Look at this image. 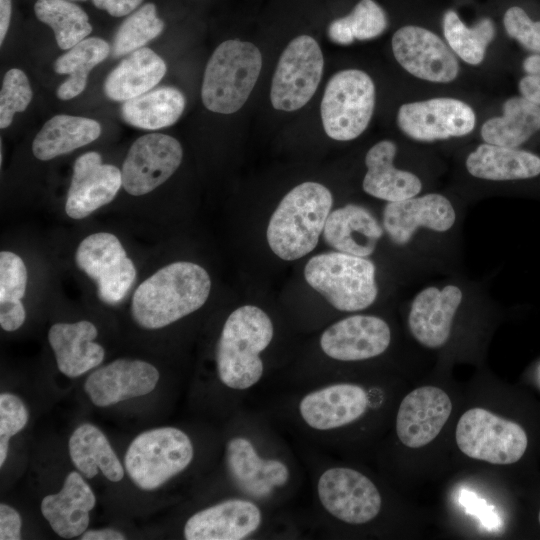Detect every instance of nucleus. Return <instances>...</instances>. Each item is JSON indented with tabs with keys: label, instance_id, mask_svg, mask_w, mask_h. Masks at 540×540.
<instances>
[{
	"label": "nucleus",
	"instance_id": "obj_45",
	"mask_svg": "<svg viewBox=\"0 0 540 540\" xmlns=\"http://www.w3.org/2000/svg\"><path fill=\"white\" fill-rule=\"evenodd\" d=\"M143 0H92L95 7L114 17H122L134 11Z\"/></svg>",
	"mask_w": 540,
	"mask_h": 540
},
{
	"label": "nucleus",
	"instance_id": "obj_43",
	"mask_svg": "<svg viewBox=\"0 0 540 540\" xmlns=\"http://www.w3.org/2000/svg\"><path fill=\"white\" fill-rule=\"evenodd\" d=\"M22 520L20 514L11 506L1 503L0 505V539H21Z\"/></svg>",
	"mask_w": 540,
	"mask_h": 540
},
{
	"label": "nucleus",
	"instance_id": "obj_2",
	"mask_svg": "<svg viewBox=\"0 0 540 540\" xmlns=\"http://www.w3.org/2000/svg\"><path fill=\"white\" fill-rule=\"evenodd\" d=\"M270 317L259 307L244 305L226 319L216 348L218 378L227 388L248 390L262 378L261 353L273 339Z\"/></svg>",
	"mask_w": 540,
	"mask_h": 540
},
{
	"label": "nucleus",
	"instance_id": "obj_48",
	"mask_svg": "<svg viewBox=\"0 0 540 540\" xmlns=\"http://www.w3.org/2000/svg\"><path fill=\"white\" fill-rule=\"evenodd\" d=\"M126 536L112 528L86 530L80 537L82 540H123Z\"/></svg>",
	"mask_w": 540,
	"mask_h": 540
},
{
	"label": "nucleus",
	"instance_id": "obj_50",
	"mask_svg": "<svg viewBox=\"0 0 540 540\" xmlns=\"http://www.w3.org/2000/svg\"><path fill=\"white\" fill-rule=\"evenodd\" d=\"M523 71L526 74L540 75V54L531 53L522 62Z\"/></svg>",
	"mask_w": 540,
	"mask_h": 540
},
{
	"label": "nucleus",
	"instance_id": "obj_49",
	"mask_svg": "<svg viewBox=\"0 0 540 540\" xmlns=\"http://www.w3.org/2000/svg\"><path fill=\"white\" fill-rule=\"evenodd\" d=\"M11 9V0H0V44L3 43L9 29L11 20Z\"/></svg>",
	"mask_w": 540,
	"mask_h": 540
},
{
	"label": "nucleus",
	"instance_id": "obj_10",
	"mask_svg": "<svg viewBox=\"0 0 540 540\" xmlns=\"http://www.w3.org/2000/svg\"><path fill=\"white\" fill-rule=\"evenodd\" d=\"M474 109L465 101L452 97H435L402 104L396 123L408 138L430 143L461 138L476 127Z\"/></svg>",
	"mask_w": 540,
	"mask_h": 540
},
{
	"label": "nucleus",
	"instance_id": "obj_31",
	"mask_svg": "<svg viewBox=\"0 0 540 540\" xmlns=\"http://www.w3.org/2000/svg\"><path fill=\"white\" fill-rule=\"evenodd\" d=\"M101 130L100 123L91 118L55 115L35 136L32 151L39 160H51L95 141Z\"/></svg>",
	"mask_w": 540,
	"mask_h": 540
},
{
	"label": "nucleus",
	"instance_id": "obj_22",
	"mask_svg": "<svg viewBox=\"0 0 540 540\" xmlns=\"http://www.w3.org/2000/svg\"><path fill=\"white\" fill-rule=\"evenodd\" d=\"M262 524V512L253 501L232 498L191 515L184 525L187 540H241Z\"/></svg>",
	"mask_w": 540,
	"mask_h": 540
},
{
	"label": "nucleus",
	"instance_id": "obj_46",
	"mask_svg": "<svg viewBox=\"0 0 540 540\" xmlns=\"http://www.w3.org/2000/svg\"><path fill=\"white\" fill-rule=\"evenodd\" d=\"M521 97L540 106V75L525 74L518 83Z\"/></svg>",
	"mask_w": 540,
	"mask_h": 540
},
{
	"label": "nucleus",
	"instance_id": "obj_20",
	"mask_svg": "<svg viewBox=\"0 0 540 540\" xmlns=\"http://www.w3.org/2000/svg\"><path fill=\"white\" fill-rule=\"evenodd\" d=\"M122 187L121 171L103 164L97 152H87L74 163L65 211L72 219H83L110 203Z\"/></svg>",
	"mask_w": 540,
	"mask_h": 540
},
{
	"label": "nucleus",
	"instance_id": "obj_52",
	"mask_svg": "<svg viewBox=\"0 0 540 540\" xmlns=\"http://www.w3.org/2000/svg\"><path fill=\"white\" fill-rule=\"evenodd\" d=\"M74 1H86V0H74Z\"/></svg>",
	"mask_w": 540,
	"mask_h": 540
},
{
	"label": "nucleus",
	"instance_id": "obj_51",
	"mask_svg": "<svg viewBox=\"0 0 540 540\" xmlns=\"http://www.w3.org/2000/svg\"><path fill=\"white\" fill-rule=\"evenodd\" d=\"M538 520H539V523H540V511H539V515H538Z\"/></svg>",
	"mask_w": 540,
	"mask_h": 540
},
{
	"label": "nucleus",
	"instance_id": "obj_4",
	"mask_svg": "<svg viewBox=\"0 0 540 540\" xmlns=\"http://www.w3.org/2000/svg\"><path fill=\"white\" fill-rule=\"evenodd\" d=\"M262 68L260 50L250 42L227 40L207 62L201 98L212 112L232 114L249 98Z\"/></svg>",
	"mask_w": 540,
	"mask_h": 540
},
{
	"label": "nucleus",
	"instance_id": "obj_18",
	"mask_svg": "<svg viewBox=\"0 0 540 540\" xmlns=\"http://www.w3.org/2000/svg\"><path fill=\"white\" fill-rule=\"evenodd\" d=\"M453 409L449 395L436 386H421L401 401L396 416V434L408 448H421L441 432Z\"/></svg>",
	"mask_w": 540,
	"mask_h": 540
},
{
	"label": "nucleus",
	"instance_id": "obj_30",
	"mask_svg": "<svg viewBox=\"0 0 540 540\" xmlns=\"http://www.w3.org/2000/svg\"><path fill=\"white\" fill-rule=\"evenodd\" d=\"M70 459L85 478H94L99 470L111 482H119L124 468L105 434L95 425L78 426L68 441Z\"/></svg>",
	"mask_w": 540,
	"mask_h": 540
},
{
	"label": "nucleus",
	"instance_id": "obj_14",
	"mask_svg": "<svg viewBox=\"0 0 540 540\" xmlns=\"http://www.w3.org/2000/svg\"><path fill=\"white\" fill-rule=\"evenodd\" d=\"M457 221V212L444 194L429 192L386 203L382 214L384 233L397 246L408 245L420 231L442 234Z\"/></svg>",
	"mask_w": 540,
	"mask_h": 540
},
{
	"label": "nucleus",
	"instance_id": "obj_13",
	"mask_svg": "<svg viewBox=\"0 0 540 540\" xmlns=\"http://www.w3.org/2000/svg\"><path fill=\"white\" fill-rule=\"evenodd\" d=\"M391 47L398 64L420 80L447 84L459 75L458 57L446 41L425 27L399 28L392 36Z\"/></svg>",
	"mask_w": 540,
	"mask_h": 540
},
{
	"label": "nucleus",
	"instance_id": "obj_3",
	"mask_svg": "<svg viewBox=\"0 0 540 540\" xmlns=\"http://www.w3.org/2000/svg\"><path fill=\"white\" fill-rule=\"evenodd\" d=\"M330 190L317 182H303L291 189L273 212L267 242L279 258L296 260L317 245L331 212Z\"/></svg>",
	"mask_w": 540,
	"mask_h": 540
},
{
	"label": "nucleus",
	"instance_id": "obj_23",
	"mask_svg": "<svg viewBox=\"0 0 540 540\" xmlns=\"http://www.w3.org/2000/svg\"><path fill=\"white\" fill-rule=\"evenodd\" d=\"M225 458L230 477L250 497H269L289 481L288 466L279 459L261 457L246 437L231 438L226 444Z\"/></svg>",
	"mask_w": 540,
	"mask_h": 540
},
{
	"label": "nucleus",
	"instance_id": "obj_21",
	"mask_svg": "<svg viewBox=\"0 0 540 540\" xmlns=\"http://www.w3.org/2000/svg\"><path fill=\"white\" fill-rule=\"evenodd\" d=\"M366 390L352 383H336L304 395L298 405L303 422L313 430L330 431L347 426L367 411Z\"/></svg>",
	"mask_w": 540,
	"mask_h": 540
},
{
	"label": "nucleus",
	"instance_id": "obj_11",
	"mask_svg": "<svg viewBox=\"0 0 540 540\" xmlns=\"http://www.w3.org/2000/svg\"><path fill=\"white\" fill-rule=\"evenodd\" d=\"M75 262L97 286L98 298L115 305L128 294L136 279L133 261L119 239L108 232H98L79 244Z\"/></svg>",
	"mask_w": 540,
	"mask_h": 540
},
{
	"label": "nucleus",
	"instance_id": "obj_27",
	"mask_svg": "<svg viewBox=\"0 0 540 540\" xmlns=\"http://www.w3.org/2000/svg\"><path fill=\"white\" fill-rule=\"evenodd\" d=\"M97 335L96 326L87 320L56 323L50 327L49 344L62 374L79 377L101 364L105 350L94 342Z\"/></svg>",
	"mask_w": 540,
	"mask_h": 540
},
{
	"label": "nucleus",
	"instance_id": "obj_42",
	"mask_svg": "<svg viewBox=\"0 0 540 540\" xmlns=\"http://www.w3.org/2000/svg\"><path fill=\"white\" fill-rule=\"evenodd\" d=\"M506 34L524 49L540 54V21H533L519 6H512L503 16Z\"/></svg>",
	"mask_w": 540,
	"mask_h": 540
},
{
	"label": "nucleus",
	"instance_id": "obj_38",
	"mask_svg": "<svg viewBox=\"0 0 540 540\" xmlns=\"http://www.w3.org/2000/svg\"><path fill=\"white\" fill-rule=\"evenodd\" d=\"M32 99V89L26 74L12 68L4 76L0 93V127L7 128L15 113L23 112Z\"/></svg>",
	"mask_w": 540,
	"mask_h": 540
},
{
	"label": "nucleus",
	"instance_id": "obj_16",
	"mask_svg": "<svg viewBox=\"0 0 540 540\" xmlns=\"http://www.w3.org/2000/svg\"><path fill=\"white\" fill-rule=\"evenodd\" d=\"M463 299L464 292L456 284L421 289L411 302L407 318L413 338L428 349L445 346Z\"/></svg>",
	"mask_w": 540,
	"mask_h": 540
},
{
	"label": "nucleus",
	"instance_id": "obj_32",
	"mask_svg": "<svg viewBox=\"0 0 540 540\" xmlns=\"http://www.w3.org/2000/svg\"><path fill=\"white\" fill-rule=\"evenodd\" d=\"M540 131V106L512 96L503 103V113L487 119L480 128L485 143L519 148Z\"/></svg>",
	"mask_w": 540,
	"mask_h": 540
},
{
	"label": "nucleus",
	"instance_id": "obj_39",
	"mask_svg": "<svg viewBox=\"0 0 540 540\" xmlns=\"http://www.w3.org/2000/svg\"><path fill=\"white\" fill-rule=\"evenodd\" d=\"M344 18L354 39L360 41L380 36L388 26L385 11L374 0H360Z\"/></svg>",
	"mask_w": 540,
	"mask_h": 540
},
{
	"label": "nucleus",
	"instance_id": "obj_26",
	"mask_svg": "<svg viewBox=\"0 0 540 540\" xmlns=\"http://www.w3.org/2000/svg\"><path fill=\"white\" fill-rule=\"evenodd\" d=\"M322 235L336 251L369 257L375 252L384 229L367 208L347 204L330 212Z\"/></svg>",
	"mask_w": 540,
	"mask_h": 540
},
{
	"label": "nucleus",
	"instance_id": "obj_44",
	"mask_svg": "<svg viewBox=\"0 0 540 540\" xmlns=\"http://www.w3.org/2000/svg\"><path fill=\"white\" fill-rule=\"evenodd\" d=\"M26 318V311L21 301L0 302V325L3 330L12 332L19 329Z\"/></svg>",
	"mask_w": 540,
	"mask_h": 540
},
{
	"label": "nucleus",
	"instance_id": "obj_29",
	"mask_svg": "<svg viewBox=\"0 0 540 540\" xmlns=\"http://www.w3.org/2000/svg\"><path fill=\"white\" fill-rule=\"evenodd\" d=\"M164 60L142 47L130 53L106 77L105 95L113 101H127L153 89L166 73Z\"/></svg>",
	"mask_w": 540,
	"mask_h": 540
},
{
	"label": "nucleus",
	"instance_id": "obj_36",
	"mask_svg": "<svg viewBox=\"0 0 540 540\" xmlns=\"http://www.w3.org/2000/svg\"><path fill=\"white\" fill-rule=\"evenodd\" d=\"M34 12L39 21L52 28L62 50L84 40L93 29L86 12L70 0H37Z\"/></svg>",
	"mask_w": 540,
	"mask_h": 540
},
{
	"label": "nucleus",
	"instance_id": "obj_40",
	"mask_svg": "<svg viewBox=\"0 0 540 540\" xmlns=\"http://www.w3.org/2000/svg\"><path fill=\"white\" fill-rule=\"evenodd\" d=\"M29 413L24 402L15 394L0 395V467H3L9 451L10 438L26 425Z\"/></svg>",
	"mask_w": 540,
	"mask_h": 540
},
{
	"label": "nucleus",
	"instance_id": "obj_17",
	"mask_svg": "<svg viewBox=\"0 0 540 540\" xmlns=\"http://www.w3.org/2000/svg\"><path fill=\"white\" fill-rule=\"evenodd\" d=\"M391 343V329L381 317L355 314L329 326L320 337V347L330 358L344 362L363 361L383 354Z\"/></svg>",
	"mask_w": 540,
	"mask_h": 540
},
{
	"label": "nucleus",
	"instance_id": "obj_34",
	"mask_svg": "<svg viewBox=\"0 0 540 540\" xmlns=\"http://www.w3.org/2000/svg\"><path fill=\"white\" fill-rule=\"evenodd\" d=\"M110 53V45L98 37H89L77 43L66 53L59 56L53 69L58 74L69 77L59 85L57 97L70 100L81 94L87 85L89 72L103 62Z\"/></svg>",
	"mask_w": 540,
	"mask_h": 540
},
{
	"label": "nucleus",
	"instance_id": "obj_19",
	"mask_svg": "<svg viewBox=\"0 0 540 540\" xmlns=\"http://www.w3.org/2000/svg\"><path fill=\"white\" fill-rule=\"evenodd\" d=\"M157 368L143 360L116 359L94 370L85 380L84 391L97 407L141 397L152 392L158 381Z\"/></svg>",
	"mask_w": 540,
	"mask_h": 540
},
{
	"label": "nucleus",
	"instance_id": "obj_12",
	"mask_svg": "<svg viewBox=\"0 0 540 540\" xmlns=\"http://www.w3.org/2000/svg\"><path fill=\"white\" fill-rule=\"evenodd\" d=\"M317 495L326 512L351 525L372 521L382 507L381 494L372 480L348 467L326 469L318 479Z\"/></svg>",
	"mask_w": 540,
	"mask_h": 540
},
{
	"label": "nucleus",
	"instance_id": "obj_8",
	"mask_svg": "<svg viewBox=\"0 0 540 540\" xmlns=\"http://www.w3.org/2000/svg\"><path fill=\"white\" fill-rule=\"evenodd\" d=\"M455 441L469 458L495 465H508L524 455L528 438L516 422L481 407L465 411L459 418Z\"/></svg>",
	"mask_w": 540,
	"mask_h": 540
},
{
	"label": "nucleus",
	"instance_id": "obj_33",
	"mask_svg": "<svg viewBox=\"0 0 540 540\" xmlns=\"http://www.w3.org/2000/svg\"><path fill=\"white\" fill-rule=\"evenodd\" d=\"M184 108L183 93L175 87L163 86L124 101L121 115L131 126L157 130L177 122Z\"/></svg>",
	"mask_w": 540,
	"mask_h": 540
},
{
	"label": "nucleus",
	"instance_id": "obj_47",
	"mask_svg": "<svg viewBox=\"0 0 540 540\" xmlns=\"http://www.w3.org/2000/svg\"><path fill=\"white\" fill-rule=\"evenodd\" d=\"M328 36L332 42L339 45H349L355 40L344 17L330 23Z\"/></svg>",
	"mask_w": 540,
	"mask_h": 540
},
{
	"label": "nucleus",
	"instance_id": "obj_37",
	"mask_svg": "<svg viewBox=\"0 0 540 540\" xmlns=\"http://www.w3.org/2000/svg\"><path fill=\"white\" fill-rule=\"evenodd\" d=\"M164 22L157 16L153 3H146L119 26L112 43L111 55L119 58L142 48L161 34Z\"/></svg>",
	"mask_w": 540,
	"mask_h": 540
},
{
	"label": "nucleus",
	"instance_id": "obj_5",
	"mask_svg": "<svg viewBox=\"0 0 540 540\" xmlns=\"http://www.w3.org/2000/svg\"><path fill=\"white\" fill-rule=\"evenodd\" d=\"M304 277L339 311L365 310L378 296L376 266L368 257L339 251L321 253L309 259Z\"/></svg>",
	"mask_w": 540,
	"mask_h": 540
},
{
	"label": "nucleus",
	"instance_id": "obj_7",
	"mask_svg": "<svg viewBox=\"0 0 540 540\" xmlns=\"http://www.w3.org/2000/svg\"><path fill=\"white\" fill-rule=\"evenodd\" d=\"M372 78L360 69H344L328 81L321 101L325 133L337 141L359 137L368 127L375 108Z\"/></svg>",
	"mask_w": 540,
	"mask_h": 540
},
{
	"label": "nucleus",
	"instance_id": "obj_24",
	"mask_svg": "<svg viewBox=\"0 0 540 540\" xmlns=\"http://www.w3.org/2000/svg\"><path fill=\"white\" fill-rule=\"evenodd\" d=\"M96 497L79 471L70 472L59 492L42 499L41 513L60 537L72 539L88 528Z\"/></svg>",
	"mask_w": 540,
	"mask_h": 540
},
{
	"label": "nucleus",
	"instance_id": "obj_1",
	"mask_svg": "<svg viewBox=\"0 0 540 540\" xmlns=\"http://www.w3.org/2000/svg\"><path fill=\"white\" fill-rule=\"evenodd\" d=\"M210 290V276L200 265L186 261L168 264L137 287L132 318L144 329L166 327L201 308Z\"/></svg>",
	"mask_w": 540,
	"mask_h": 540
},
{
	"label": "nucleus",
	"instance_id": "obj_35",
	"mask_svg": "<svg viewBox=\"0 0 540 540\" xmlns=\"http://www.w3.org/2000/svg\"><path fill=\"white\" fill-rule=\"evenodd\" d=\"M446 43L458 59L468 65H480L486 56L488 46L496 35L491 18L485 17L472 27H468L454 10H447L442 20Z\"/></svg>",
	"mask_w": 540,
	"mask_h": 540
},
{
	"label": "nucleus",
	"instance_id": "obj_41",
	"mask_svg": "<svg viewBox=\"0 0 540 540\" xmlns=\"http://www.w3.org/2000/svg\"><path fill=\"white\" fill-rule=\"evenodd\" d=\"M27 269L23 260L15 253H0V302H18L27 286Z\"/></svg>",
	"mask_w": 540,
	"mask_h": 540
},
{
	"label": "nucleus",
	"instance_id": "obj_6",
	"mask_svg": "<svg viewBox=\"0 0 540 540\" xmlns=\"http://www.w3.org/2000/svg\"><path fill=\"white\" fill-rule=\"evenodd\" d=\"M193 457L189 436L176 427L165 426L135 437L125 453L124 467L139 489L153 491L184 471Z\"/></svg>",
	"mask_w": 540,
	"mask_h": 540
},
{
	"label": "nucleus",
	"instance_id": "obj_28",
	"mask_svg": "<svg viewBox=\"0 0 540 540\" xmlns=\"http://www.w3.org/2000/svg\"><path fill=\"white\" fill-rule=\"evenodd\" d=\"M465 168L472 177L485 181L526 180L540 175V156L483 142L467 155Z\"/></svg>",
	"mask_w": 540,
	"mask_h": 540
},
{
	"label": "nucleus",
	"instance_id": "obj_25",
	"mask_svg": "<svg viewBox=\"0 0 540 540\" xmlns=\"http://www.w3.org/2000/svg\"><path fill=\"white\" fill-rule=\"evenodd\" d=\"M397 145L384 139L366 153V173L362 188L368 195L388 202H396L421 194L423 183L414 172L397 168L394 159Z\"/></svg>",
	"mask_w": 540,
	"mask_h": 540
},
{
	"label": "nucleus",
	"instance_id": "obj_15",
	"mask_svg": "<svg viewBox=\"0 0 540 540\" xmlns=\"http://www.w3.org/2000/svg\"><path fill=\"white\" fill-rule=\"evenodd\" d=\"M182 157V146L174 137L145 134L134 141L123 162L122 187L133 196L147 194L172 176Z\"/></svg>",
	"mask_w": 540,
	"mask_h": 540
},
{
	"label": "nucleus",
	"instance_id": "obj_9",
	"mask_svg": "<svg viewBox=\"0 0 540 540\" xmlns=\"http://www.w3.org/2000/svg\"><path fill=\"white\" fill-rule=\"evenodd\" d=\"M323 68L317 41L309 35L294 38L282 52L272 78V106L288 112L302 108L317 90Z\"/></svg>",
	"mask_w": 540,
	"mask_h": 540
}]
</instances>
